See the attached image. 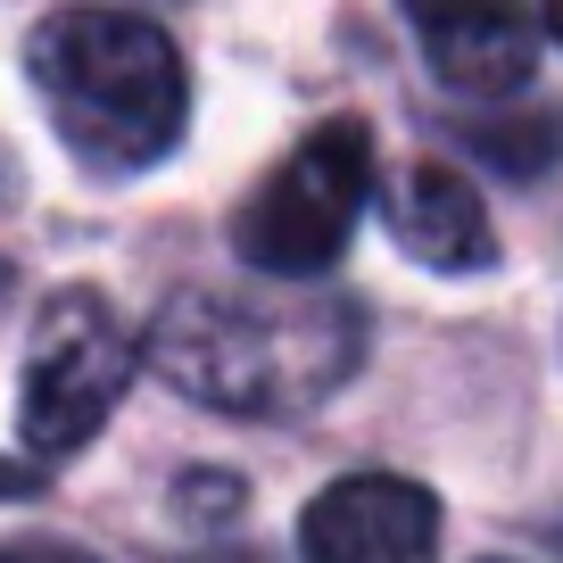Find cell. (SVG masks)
Returning a JSON list of instances; mask_svg holds the SVG:
<instances>
[{"label": "cell", "mask_w": 563, "mask_h": 563, "mask_svg": "<svg viewBox=\"0 0 563 563\" xmlns=\"http://www.w3.org/2000/svg\"><path fill=\"white\" fill-rule=\"evenodd\" d=\"M150 365L224 415H307L365 356V316L349 299L274 290H175L150 323Z\"/></svg>", "instance_id": "6da1fadb"}, {"label": "cell", "mask_w": 563, "mask_h": 563, "mask_svg": "<svg viewBox=\"0 0 563 563\" xmlns=\"http://www.w3.org/2000/svg\"><path fill=\"white\" fill-rule=\"evenodd\" d=\"M25 75L75 166L117 183L175 158L191 124V67L175 34L141 9H51L25 34Z\"/></svg>", "instance_id": "7a4b0ae2"}, {"label": "cell", "mask_w": 563, "mask_h": 563, "mask_svg": "<svg viewBox=\"0 0 563 563\" xmlns=\"http://www.w3.org/2000/svg\"><path fill=\"white\" fill-rule=\"evenodd\" d=\"M365 199H373V133L356 117H332L257 183V199L232 224V249L274 282H307L349 249Z\"/></svg>", "instance_id": "3957f363"}, {"label": "cell", "mask_w": 563, "mask_h": 563, "mask_svg": "<svg viewBox=\"0 0 563 563\" xmlns=\"http://www.w3.org/2000/svg\"><path fill=\"white\" fill-rule=\"evenodd\" d=\"M141 365V332L100 299V290H58L34 316L18 373V431L34 456H75L108 422V406L124 398Z\"/></svg>", "instance_id": "277c9868"}, {"label": "cell", "mask_w": 563, "mask_h": 563, "mask_svg": "<svg viewBox=\"0 0 563 563\" xmlns=\"http://www.w3.org/2000/svg\"><path fill=\"white\" fill-rule=\"evenodd\" d=\"M307 563H431L440 497L406 473H349L299 514Z\"/></svg>", "instance_id": "5b68a950"}, {"label": "cell", "mask_w": 563, "mask_h": 563, "mask_svg": "<svg viewBox=\"0 0 563 563\" xmlns=\"http://www.w3.org/2000/svg\"><path fill=\"white\" fill-rule=\"evenodd\" d=\"M431 75L456 91H514L539 51V9L530 0H406Z\"/></svg>", "instance_id": "8992f818"}, {"label": "cell", "mask_w": 563, "mask_h": 563, "mask_svg": "<svg viewBox=\"0 0 563 563\" xmlns=\"http://www.w3.org/2000/svg\"><path fill=\"white\" fill-rule=\"evenodd\" d=\"M382 224L431 274H481V265H497V224L481 208V191L464 175H448V166H431V158L398 166L382 183Z\"/></svg>", "instance_id": "52a82bcc"}, {"label": "cell", "mask_w": 563, "mask_h": 563, "mask_svg": "<svg viewBox=\"0 0 563 563\" xmlns=\"http://www.w3.org/2000/svg\"><path fill=\"white\" fill-rule=\"evenodd\" d=\"M0 563H100V555H84L75 539H9Z\"/></svg>", "instance_id": "ba28073f"}, {"label": "cell", "mask_w": 563, "mask_h": 563, "mask_svg": "<svg viewBox=\"0 0 563 563\" xmlns=\"http://www.w3.org/2000/svg\"><path fill=\"white\" fill-rule=\"evenodd\" d=\"M25 489H34V473H25L18 456H0V497H25Z\"/></svg>", "instance_id": "9c48e42d"}, {"label": "cell", "mask_w": 563, "mask_h": 563, "mask_svg": "<svg viewBox=\"0 0 563 563\" xmlns=\"http://www.w3.org/2000/svg\"><path fill=\"white\" fill-rule=\"evenodd\" d=\"M191 563H257V555H241V547H199Z\"/></svg>", "instance_id": "30bf717a"}, {"label": "cell", "mask_w": 563, "mask_h": 563, "mask_svg": "<svg viewBox=\"0 0 563 563\" xmlns=\"http://www.w3.org/2000/svg\"><path fill=\"white\" fill-rule=\"evenodd\" d=\"M539 18H547V34L563 42V0H539Z\"/></svg>", "instance_id": "8fae6325"}]
</instances>
